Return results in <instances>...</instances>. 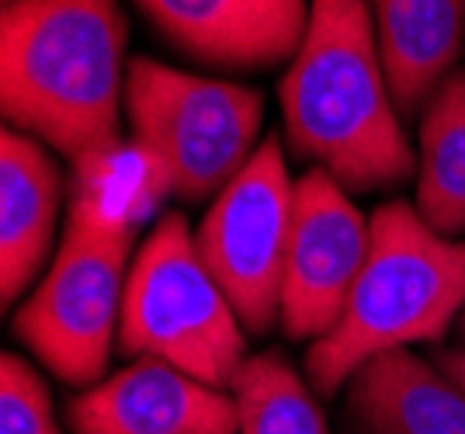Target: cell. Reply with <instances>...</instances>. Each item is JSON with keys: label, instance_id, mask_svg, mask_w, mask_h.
<instances>
[{"label": "cell", "instance_id": "6da1fadb", "mask_svg": "<svg viewBox=\"0 0 465 434\" xmlns=\"http://www.w3.org/2000/svg\"><path fill=\"white\" fill-rule=\"evenodd\" d=\"M125 35L118 0H7L0 101L11 129L74 167L115 153L129 80Z\"/></svg>", "mask_w": 465, "mask_h": 434}, {"label": "cell", "instance_id": "7a4b0ae2", "mask_svg": "<svg viewBox=\"0 0 465 434\" xmlns=\"http://www.w3.org/2000/svg\"><path fill=\"white\" fill-rule=\"evenodd\" d=\"M285 136L348 192L396 188L413 174L369 0H310V25L282 80Z\"/></svg>", "mask_w": 465, "mask_h": 434}, {"label": "cell", "instance_id": "3957f363", "mask_svg": "<svg viewBox=\"0 0 465 434\" xmlns=\"http://www.w3.org/2000/svg\"><path fill=\"white\" fill-rule=\"evenodd\" d=\"M465 310V243L430 230L417 205L371 216V247L337 327L310 344L306 372L337 393L361 365L420 340H441Z\"/></svg>", "mask_w": 465, "mask_h": 434}, {"label": "cell", "instance_id": "277c9868", "mask_svg": "<svg viewBox=\"0 0 465 434\" xmlns=\"http://www.w3.org/2000/svg\"><path fill=\"white\" fill-rule=\"evenodd\" d=\"M133 237L91 192L70 202V216L49 271L15 316V334L53 375L91 390L104 379L122 323Z\"/></svg>", "mask_w": 465, "mask_h": 434}, {"label": "cell", "instance_id": "5b68a950", "mask_svg": "<svg viewBox=\"0 0 465 434\" xmlns=\"http://www.w3.org/2000/svg\"><path fill=\"white\" fill-rule=\"evenodd\" d=\"M118 344L125 355L160 358L215 390H230L247 361L243 323L181 212H163L139 243L122 299Z\"/></svg>", "mask_w": 465, "mask_h": 434}, {"label": "cell", "instance_id": "8992f818", "mask_svg": "<svg viewBox=\"0 0 465 434\" xmlns=\"http://www.w3.org/2000/svg\"><path fill=\"white\" fill-rule=\"evenodd\" d=\"M125 115L160 181L184 202L215 198L257 153L264 98L232 80L129 60Z\"/></svg>", "mask_w": 465, "mask_h": 434}, {"label": "cell", "instance_id": "52a82bcc", "mask_svg": "<svg viewBox=\"0 0 465 434\" xmlns=\"http://www.w3.org/2000/svg\"><path fill=\"white\" fill-rule=\"evenodd\" d=\"M292 222L295 181L282 139L268 136L251 163L213 198L194 233L198 254L251 334H264L282 316Z\"/></svg>", "mask_w": 465, "mask_h": 434}, {"label": "cell", "instance_id": "ba28073f", "mask_svg": "<svg viewBox=\"0 0 465 434\" xmlns=\"http://www.w3.org/2000/svg\"><path fill=\"white\" fill-rule=\"evenodd\" d=\"M371 247V219L348 188L312 167L295 181V222L282 281V330L292 340H320L337 327Z\"/></svg>", "mask_w": 465, "mask_h": 434}, {"label": "cell", "instance_id": "9c48e42d", "mask_svg": "<svg viewBox=\"0 0 465 434\" xmlns=\"http://www.w3.org/2000/svg\"><path fill=\"white\" fill-rule=\"evenodd\" d=\"M74 434H236L226 390L160 358H139L70 403Z\"/></svg>", "mask_w": 465, "mask_h": 434}, {"label": "cell", "instance_id": "30bf717a", "mask_svg": "<svg viewBox=\"0 0 465 434\" xmlns=\"http://www.w3.org/2000/svg\"><path fill=\"white\" fill-rule=\"evenodd\" d=\"M156 32L194 60L268 70L292 60L310 25V0H136Z\"/></svg>", "mask_w": 465, "mask_h": 434}, {"label": "cell", "instance_id": "8fae6325", "mask_svg": "<svg viewBox=\"0 0 465 434\" xmlns=\"http://www.w3.org/2000/svg\"><path fill=\"white\" fill-rule=\"evenodd\" d=\"M63 198L59 163L39 139L18 129L0 136V292L11 306L56 254V219Z\"/></svg>", "mask_w": 465, "mask_h": 434}, {"label": "cell", "instance_id": "7c38bea8", "mask_svg": "<svg viewBox=\"0 0 465 434\" xmlns=\"http://www.w3.org/2000/svg\"><path fill=\"white\" fill-rule=\"evenodd\" d=\"M369 11L392 101L403 115H413L455 74L465 0H371Z\"/></svg>", "mask_w": 465, "mask_h": 434}, {"label": "cell", "instance_id": "4fadbf2b", "mask_svg": "<svg viewBox=\"0 0 465 434\" xmlns=\"http://www.w3.org/2000/svg\"><path fill=\"white\" fill-rule=\"evenodd\" d=\"M348 403L375 434H465V390L407 348L351 375Z\"/></svg>", "mask_w": 465, "mask_h": 434}, {"label": "cell", "instance_id": "5bb4252c", "mask_svg": "<svg viewBox=\"0 0 465 434\" xmlns=\"http://www.w3.org/2000/svg\"><path fill=\"white\" fill-rule=\"evenodd\" d=\"M417 212L445 237L465 230V70H455L424 104Z\"/></svg>", "mask_w": 465, "mask_h": 434}, {"label": "cell", "instance_id": "9a60e30c", "mask_svg": "<svg viewBox=\"0 0 465 434\" xmlns=\"http://www.w3.org/2000/svg\"><path fill=\"white\" fill-rule=\"evenodd\" d=\"M240 434H327L310 386L285 358L253 355L230 386Z\"/></svg>", "mask_w": 465, "mask_h": 434}, {"label": "cell", "instance_id": "2e32d148", "mask_svg": "<svg viewBox=\"0 0 465 434\" xmlns=\"http://www.w3.org/2000/svg\"><path fill=\"white\" fill-rule=\"evenodd\" d=\"M0 434H63L45 379L21 355L0 361Z\"/></svg>", "mask_w": 465, "mask_h": 434}, {"label": "cell", "instance_id": "e0dca14e", "mask_svg": "<svg viewBox=\"0 0 465 434\" xmlns=\"http://www.w3.org/2000/svg\"><path fill=\"white\" fill-rule=\"evenodd\" d=\"M438 369H441L451 382H459L465 390V348L462 351H448V355L438 358Z\"/></svg>", "mask_w": 465, "mask_h": 434}, {"label": "cell", "instance_id": "ac0fdd59", "mask_svg": "<svg viewBox=\"0 0 465 434\" xmlns=\"http://www.w3.org/2000/svg\"><path fill=\"white\" fill-rule=\"evenodd\" d=\"M459 334H462V340H465V310H462V316H459Z\"/></svg>", "mask_w": 465, "mask_h": 434}]
</instances>
